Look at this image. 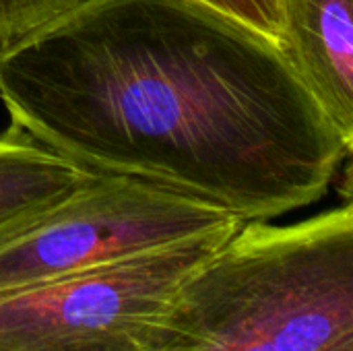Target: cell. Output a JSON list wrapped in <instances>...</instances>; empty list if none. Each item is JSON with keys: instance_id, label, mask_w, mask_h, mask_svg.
Returning <instances> with one entry per match:
<instances>
[{"instance_id": "obj_7", "label": "cell", "mask_w": 353, "mask_h": 351, "mask_svg": "<svg viewBox=\"0 0 353 351\" xmlns=\"http://www.w3.org/2000/svg\"><path fill=\"white\" fill-rule=\"evenodd\" d=\"M85 0H0V46L21 39Z\"/></svg>"}, {"instance_id": "obj_4", "label": "cell", "mask_w": 353, "mask_h": 351, "mask_svg": "<svg viewBox=\"0 0 353 351\" xmlns=\"http://www.w3.org/2000/svg\"><path fill=\"white\" fill-rule=\"evenodd\" d=\"M242 219L139 178L97 174L0 240V292L128 259Z\"/></svg>"}, {"instance_id": "obj_1", "label": "cell", "mask_w": 353, "mask_h": 351, "mask_svg": "<svg viewBox=\"0 0 353 351\" xmlns=\"http://www.w3.org/2000/svg\"><path fill=\"white\" fill-rule=\"evenodd\" d=\"M10 122L68 161L242 221L321 201L352 153L279 46L190 0H85L0 46Z\"/></svg>"}, {"instance_id": "obj_2", "label": "cell", "mask_w": 353, "mask_h": 351, "mask_svg": "<svg viewBox=\"0 0 353 351\" xmlns=\"http://www.w3.org/2000/svg\"><path fill=\"white\" fill-rule=\"evenodd\" d=\"M353 348V207L244 221L180 288L145 351Z\"/></svg>"}, {"instance_id": "obj_9", "label": "cell", "mask_w": 353, "mask_h": 351, "mask_svg": "<svg viewBox=\"0 0 353 351\" xmlns=\"http://www.w3.org/2000/svg\"><path fill=\"white\" fill-rule=\"evenodd\" d=\"M339 351H353V348H345V350H339Z\"/></svg>"}, {"instance_id": "obj_6", "label": "cell", "mask_w": 353, "mask_h": 351, "mask_svg": "<svg viewBox=\"0 0 353 351\" xmlns=\"http://www.w3.org/2000/svg\"><path fill=\"white\" fill-rule=\"evenodd\" d=\"M97 172H89L10 122L0 132V240L33 221Z\"/></svg>"}, {"instance_id": "obj_8", "label": "cell", "mask_w": 353, "mask_h": 351, "mask_svg": "<svg viewBox=\"0 0 353 351\" xmlns=\"http://www.w3.org/2000/svg\"><path fill=\"white\" fill-rule=\"evenodd\" d=\"M217 14H223L242 27L279 43L281 17L277 0H190Z\"/></svg>"}, {"instance_id": "obj_3", "label": "cell", "mask_w": 353, "mask_h": 351, "mask_svg": "<svg viewBox=\"0 0 353 351\" xmlns=\"http://www.w3.org/2000/svg\"><path fill=\"white\" fill-rule=\"evenodd\" d=\"M240 225L0 292V351H145L182 283Z\"/></svg>"}, {"instance_id": "obj_5", "label": "cell", "mask_w": 353, "mask_h": 351, "mask_svg": "<svg viewBox=\"0 0 353 351\" xmlns=\"http://www.w3.org/2000/svg\"><path fill=\"white\" fill-rule=\"evenodd\" d=\"M279 50L353 147V0H277Z\"/></svg>"}]
</instances>
